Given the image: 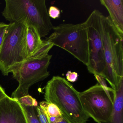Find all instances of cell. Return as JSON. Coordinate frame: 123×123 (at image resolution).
<instances>
[{
	"mask_svg": "<svg viewBox=\"0 0 123 123\" xmlns=\"http://www.w3.org/2000/svg\"><path fill=\"white\" fill-rule=\"evenodd\" d=\"M44 99L55 104L71 123H86L89 117L85 113L79 92L72 85L60 76H54L45 87Z\"/></svg>",
	"mask_w": 123,
	"mask_h": 123,
	"instance_id": "6da1fadb",
	"label": "cell"
},
{
	"mask_svg": "<svg viewBox=\"0 0 123 123\" xmlns=\"http://www.w3.org/2000/svg\"><path fill=\"white\" fill-rule=\"evenodd\" d=\"M3 16L10 23L25 22L35 27L41 38L54 26L49 16L45 0H5Z\"/></svg>",
	"mask_w": 123,
	"mask_h": 123,
	"instance_id": "7a4b0ae2",
	"label": "cell"
},
{
	"mask_svg": "<svg viewBox=\"0 0 123 123\" xmlns=\"http://www.w3.org/2000/svg\"><path fill=\"white\" fill-rule=\"evenodd\" d=\"M101 34L106 64L104 78L116 91L123 78V34L118 31L109 16L103 15Z\"/></svg>",
	"mask_w": 123,
	"mask_h": 123,
	"instance_id": "3957f363",
	"label": "cell"
},
{
	"mask_svg": "<svg viewBox=\"0 0 123 123\" xmlns=\"http://www.w3.org/2000/svg\"><path fill=\"white\" fill-rule=\"evenodd\" d=\"M8 24L0 49V70L4 76L8 75L29 58L26 44L27 24L21 22Z\"/></svg>",
	"mask_w": 123,
	"mask_h": 123,
	"instance_id": "277c9868",
	"label": "cell"
},
{
	"mask_svg": "<svg viewBox=\"0 0 123 123\" xmlns=\"http://www.w3.org/2000/svg\"><path fill=\"white\" fill-rule=\"evenodd\" d=\"M54 32L46 39L66 50L87 66L89 48L87 28L85 22L77 24H62L54 26Z\"/></svg>",
	"mask_w": 123,
	"mask_h": 123,
	"instance_id": "5b68a950",
	"label": "cell"
},
{
	"mask_svg": "<svg viewBox=\"0 0 123 123\" xmlns=\"http://www.w3.org/2000/svg\"><path fill=\"white\" fill-rule=\"evenodd\" d=\"M52 57L48 54L28 58L13 70V78L18 82L19 85L12 93L11 98L18 101L29 95V90L31 86L49 76L48 69Z\"/></svg>",
	"mask_w": 123,
	"mask_h": 123,
	"instance_id": "8992f818",
	"label": "cell"
},
{
	"mask_svg": "<svg viewBox=\"0 0 123 123\" xmlns=\"http://www.w3.org/2000/svg\"><path fill=\"white\" fill-rule=\"evenodd\" d=\"M85 113L98 123L109 120L113 112L116 91L108 92L99 84L79 92Z\"/></svg>",
	"mask_w": 123,
	"mask_h": 123,
	"instance_id": "52a82bcc",
	"label": "cell"
},
{
	"mask_svg": "<svg viewBox=\"0 0 123 123\" xmlns=\"http://www.w3.org/2000/svg\"><path fill=\"white\" fill-rule=\"evenodd\" d=\"M102 15L99 11L94 10L85 22L87 28L89 48V63L87 68L90 73L104 78L106 64L101 34Z\"/></svg>",
	"mask_w": 123,
	"mask_h": 123,
	"instance_id": "ba28073f",
	"label": "cell"
},
{
	"mask_svg": "<svg viewBox=\"0 0 123 123\" xmlns=\"http://www.w3.org/2000/svg\"><path fill=\"white\" fill-rule=\"evenodd\" d=\"M0 123H28L21 104L7 96L0 101Z\"/></svg>",
	"mask_w": 123,
	"mask_h": 123,
	"instance_id": "9c48e42d",
	"label": "cell"
},
{
	"mask_svg": "<svg viewBox=\"0 0 123 123\" xmlns=\"http://www.w3.org/2000/svg\"><path fill=\"white\" fill-rule=\"evenodd\" d=\"M109 13V17L118 31L123 34V0H101Z\"/></svg>",
	"mask_w": 123,
	"mask_h": 123,
	"instance_id": "30bf717a",
	"label": "cell"
},
{
	"mask_svg": "<svg viewBox=\"0 0 123 123\" xmlns=\"http://www.w3.org/2000/svg\"><path fill=\"white\" fill-rule=\"evenodd\" d=\"M123 78L119 81L116 91L113 112L109 120L99 123H123Z\"/></svg>",
	"mask_w": 123,
	"mask_h": 123,
	"instance_id": "8fae6325",
	"label": "cell"
},
{
	"mask_svg": "<svg viewBox=\"0 0 123 123\" xmlns=\"http://www.w3.org/2000/svg\"><path fill=\"white\" fill-rule=\"evenodd\" d=\"M43 43V40L36 29L33 26L27 25L26 44L29 58L31 57L39 49Z\"/></svg>",
	"mask_w": 123,
	"mask_h": 123,
	"instance_id": "7c38bea8",
	"label": "cell"
},
{
	"mask_svg": "<svg viewBox=\"0 0 123 123\" xmlns=\"http://www.w3.org/2000/svg\"><path fill=\"white\" fill-rule=\"evenodd\" d=\"M39 104V106L49 117H57L62 115V112L59 108L54 104L44 101L40 102Z\"/></svg>",
	"mask_w": 123,
	"mask_h": 123,
	"instance_id": "4fadbf2b",
	"label": "cell"
},
{
	"mask_svg": "<svg viewBox=\"0 0 123 123\" xmlns=\"http://www.w3.org/2000/svg\"><path fill=\"white\" fill-rule=\"evenodd\" d=\"M28 123H40L37 113L36 107L21 104Z\"/></svg>",
	"mask_w": 123,
	"mask_h": 123,
	"instance_id": "5bb4252c",
	"label": "cell"
},
{
	"mask_svg": "<svg viewBox=\"0 0 123 123\" xmlns=\"http://www.w3.org/2000/svg\"><path fill=\"white\" fill-rule=\"evenodd\" d=\"M21 104L28 106H38V103L36 99L29 95L19 99L18 101Z\"/></svg>",
	"mask_w": 123,
	"mask_h": 123,
	"instance_id": "9a60e30c",
	"label": "cell"
},
{
	"mask_svg": "<svg viewBox=\"0 0 123 123\" xmlns=\"http://www.w3.org/2000/svg\"><path fill=\"white\" fill-rule=\"evenodd\" d=\"M37 113L40 123H50L47 116L39 106L36 107Z\"/></svg>",
	"mask_w": 123,
	"mask_h": 123,
	"instance_id": "2e32d148",
	"label": "cell"
},
{
	"mask_svg": "<svg viewBox=\"0 0 123 123\" xmlns=\"http://www.w3.org/2000/svg\"><path fill=\"white\" fill-rule=\"evenodd\" d=\"M96 79L97 80V81L98 82V83L104 88V90L108 92H113L114 91L113 89H112L111 88H109L107 86L105 80V79L102 76L100 75H94Z\"/></svg>",
	"mask_w": 123,
	"mask_h": 123,
	"instance_id": "e0dca14e",
	"label": "cell"
},
{
	"mask_svg": "<svg viewBox=\"0 0 123 123\" xmlns=\"http://www.w3.org/2000/svg\"><path fill=\"white\" fill-rule=\"evenodd\" d=\"M49 16L53 19H56L59 18L60 11L59 8L54 6H51L49 7L48 12Z\"/></svg>",
	"mask_w": 123,
	"mask_h": 123,
	"instance_id": "ac0fdd59",
	"label": "cell"
},
{
	"mask_svg": "<svg viewBox=\"0 0 123 123\" xmlns=\"http://www.w3.org/2000/svg\"><path fill=\"white\" fill-rule=\"evenodd\" d=\"M9 24L3 23H0V49L3 43L5 34Z\"/></svg>",
	"mask_w": 123,
	"mask_h": 123,
	"instance_id": "d6986e66",
	"label": "cell"
},
{
	"mask_svg": "<svg viewBox=\"0 0 123 123\" xmlns=\"http://www.w3.org/2000/svg\"><path fill=\"white\" fill-rule=\"evenodd\" d=\"M66 76L68 81L73 83L77 81L78 78V74L76 72L68 71L66 74Z\"/></svg>",
	"mask_w": 123,
	"mask_h": 123,
	"instance_id": "ffe728a7",
	"label": "cell"
},
{
	"mask_svg": "<svg viewBox=\"0 0 123 123\" xmlns=\"http://www.w3.org/2000/svg\"><path fill=\"white\" fill-rule=\"evenodd\" d=\"M56 121L57 123H71L62 114L61 116L56 117Z\"/></svg>",
	"mask_w": 123,
	"mask_h": 123,
	"instance_id": "44dd1931",
	"label": "cell"
},
{
	"mask_svg": "<svg viewBox=\"0 0 123 123\" xmlns=\"http://www.w3.org/2000/svg\"><path fill=\"white\" fill-rule=\"evenodd\" d=\"M7 96H8L6 93L5 90L0 85V101Z\"/></svg>",
	"mask_w": 123,
	"mask_h": 123,
	"instance_id": "7402d4cb",
	"label": "cell"
}]
</instances>
